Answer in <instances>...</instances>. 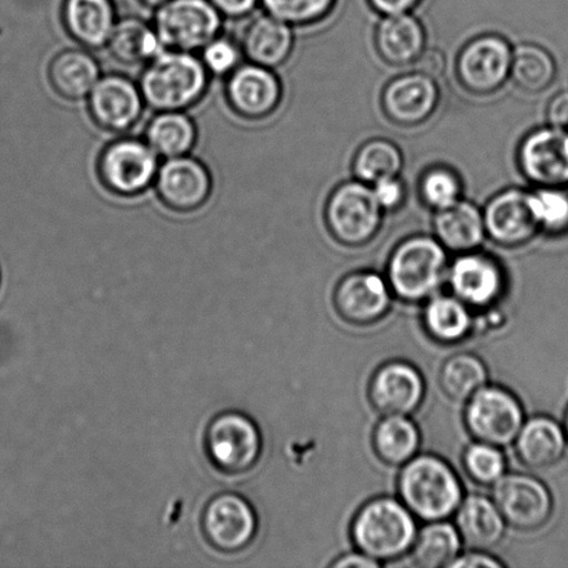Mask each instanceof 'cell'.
<instances>
[{"instance_id": "obj_1", "label": "cell", "mask_w": 568, "mask_h": 568, "mask_svg": "<svg viewBox=\"0 0 568 568\" xmlns=\"http://www.w3.org/2000/svg\"><path fill=\"white\" fill-rule=\"evenodd\" d=\"M211 75L197 53L165 49L143 65L139 88L149 109L187 111L202 102Z\"/></svg>"}, {"instance_id": "obj_2", "label": "cell", "mask_w": 568, "mask_h": 568, "mask_svg": "<svg viewBox=\"0 0 568 568\" xmlns=\"http://www.w3.org/2000/svg\"><path fill=\"white\" fill-rule=\"evenodd\" d=\"M399 499L416 519L447 520L464 500V486L454 467L439 456L416 455L398 477Z\"/></svg>"}, {"instance_id": "obj_3", "label": "cell", "mask_w": 568, "mask_h": 568, "mask_svg": "<svg viewBox=\"0 0 568 568\" xmlns=\"http://www.w3.org/2000/svg\"><path fill=\"white\" fill-rule=\"evenodd\" d=\"M416 517L403 500L381 497L356 511L351 538L358 552L384 565L410 552L417 536Z\"/></svg>"}, {"instance_id": "obj_4", "label": "cell", "mask_w": 568, "mask_h": 568, "mask_svg": "<svg viewBox=\"0 0 568 568\" xmlns=\"http://www.w3.org/2000/svg\"><path fill=\"white\" fill-rule=\"evenodd\" d=\"M447 248L430 236H412L389 255L387 282L404 303L420 304L442 292L448 276Z\"/></svg>"}, {"instance_id": "obj_5", "label": "cell", "mask_w": 568, "mask_h": 568, "mask_svg": "<svg viewBox=\"0 0 568 568\" xmlns=\"http://www.w3.org/2000/svg\"><path fill=\"white\" fill-rule=\"evenodd\" d=\"M204 453L214 469L241 476L258 465L264 438L252 416L239 410L215 415L204 432Z\"/></svg>"}, {"instance_id": "obj_6", "label": "cell", "mask_w": 568, "mask_h": 568, "mask_svg": "<svg viewBox=\"0 0 568 568\" xmlns=\"http://www.w3.org/2000/svg\"><path fill=\"white\" fill-rule=\"evenodd\" d=\"M161 159L144 139L122 135L99 154V182L121 199L142 196L154 186Z\"/></svg>"}, {"instance_id": "obj_7", "label": "cell", "mask_w": 568, "mask_h": 568, "mask_svg": "<svg viewBox=\"0 0 568 568\" xmlns=\"http://www.w3.org/2000/svg\"><path fill=\"white\" fill-rule=\"evenodd\" d=\"M383 213L372 187L358 180L334 189L326 204V224L332 236L347 247L373 241L383 224Z\"/></svg>"}, {"instance_id": "obj_8", "label": "cell", "mask_w": 568, "mask_h": 568, "mask_svg": "<svg viewBox=\"0 0 568 568\" xmlns=\"http://www.w3.org/2000/svg\"><path fill=\"white\" fill-rule=\"evenodd\" d=\"M153 27L165 49L199 53L221 36L224 16L210 0H169L155 9Z\"/></svg>"}, {"instance_id": "obj_9", "label": "cell", "mask_w": 568, "mask_h": 568, "mask_svg": "<svg viewBox=\"0 0 568 568\" xmlns=\"http://www.w3.org/2000/svg\"><path fill=\"white\" fill-rule=\"evenodd\" d=\"M525 422L520 399L504 387L487 384L466 403L465 425L476 442L508 447L519 436Z\"/></svg>"}, {"instance_id": "obj_10", "label": "cell", "mask_w": 568, "mask_h": 568, "mask_svg": "<svg viewBox=\"0 0 568 568\" xmlns=\"http://www.w3.org/2000/svg\"><path fill=\"white\" fill-rule=\"evenodd\" d=\"M200 526L211 548L233 555L243 552L257 538L258 515L243 495L221 493L204 506Z\"/></svg>"}, {"instance_id": "obj_11", "label": "cell", "mask_w": 568, "mask_h": 568, "mask_svg": "<svg viewBox=\"0 0 568 568\" xmlns=\"http://www.w3.org/2000/svg\"><path fill=\"white\" fill-rule=\"evenodd\" d=\"M493 499L506 525L519 531H537L554 515V498L547 484L525 473H506L493 487Z\"/></svg>"}, {"instance_id": "obj_12", "label": "cell", "mask_w": 568, "mask_h": 568, "mask_svg": "<svg viewBox=\"0 0 568 568\" xmlns=\"http://www.w3.org/2000/svg\"><path fill=\"white\" fill-rule=\"evenodd\" d=\"M153 187L165 209L172 213L192 214L210 202L214 180L203 161L187 154L164 160Z\"/></svg>"}, {"instance_id": "obj_13", "label": "cell", "mask_w": 568, "mask_h": 568, "mask_svg": "<svg viewBox=\"0 0 568 568\" xmlns=\"http://www.w3.org/2000/svg\"><path fill=\"white\" fill-rule=\"evenodd\" d=\"M87 104L94 125L120 136L138 126L148 108L139 83L121 74L102 75Z\"/></svg>"}, {"instance_id": "obj_14", "label": "cell", "mask_w": 568, "mask_h": 568, "mask_svg": "<svg viewBox=\"0 0 568 568\" xmlns=\"http://www.w3.org/2000/svg\"><path fill=\"white\" fill-rule=\"evenodd\" d=\"M225 100L233 114L250 122L264 121L281 108L283 87L275 70L242 63L225 78Z\"/></svg>"}, {"instance_id": "obj_15", "label": "cell", "mask_w": 568, "mask_h": 568, "mask_svg": "<svg viewBox=\"0 0 568 568\" xmlns=\"http://www.w3.org/2000/svg\"><path fill=\"white\" fill-rule=\"evenodd\" d=\"M514 49L498 36L473 39L460 50L456 74L466 91L489 94L499 91L510 78Z\"/></svg>"}, {"instance_id": "obj_16", "label": "cell", "mask_w": 568, "mask_h": 568, "mask_svg": "<svg viewBox=\"0 0 568 568\" xmlns=\"http://www.w3.org/2000/svg\"><path fill=\"white\" fill-rule=\"evenodd\" d=\"M394 294L386 277L373 271L353 272L334 290L333 305L344 322L371 326L392 310Z\"/></svg>"}, {"instance_id": "obj_17", "label": "cell", "mask_w": 568, "mask_h": 568, "mask_svg": "<svg viewBox=\"0 0 568 568\" xmlns=\"http://www.w3.org/2000/svg\"><path fill=\"white\" fill-rule=\"evenodd\" d=\"M369 400L383 416H410L426 398V382L416 366L405 361H392L373 373Z\"/></svg>"}, {"instance_id": "obj_18", "label": "cell", "mask_w": 568, "mask_h": 568, "mask_svg": "<svg viewBox=\"0 0 568 568\" xmlns=\"http://www.w3.org/2000/svg\"><path fill=\"white\" fill-rule=\"evenodd\" d=\"M447 283L450 292L471 310L491 308L505 293L503 266L487 254L462 253L449 265Z\"/></svg>"}, {"instance_id": "obj_19", "label": "cell", "mask_w": 568, "mask_h": 568, "mask_svg": "<svg viewBox=\"0 0 568 568\" xmlns=\"http://www.w3.org/2000/svg\"><path fill=\"white\" fill-rule=\"evenodd\" d=\"M523 174L538 187L568 186V132L547 126L525 138L519 149Z\"/></svg>"}, {"instance_id": "obj_20", "label": "cell", "mask_w": 568, "mask_h": 568, "mask_svg": "<svg viewBox=\"0 0 568 568\" xmlns=\"http://www.w3.org/2000/svg\"><path fill=\"white\" fill-rule=\"evenodd\" d=\"M487 236L503 247H520L539 231L531 192L508 189L489 200L483 211Z\"/></svg>"}, {"instance_id": "obj_21", "label": "cell", "mask_w": 568, "mask_h": 568, "mask_svg": "<svg viewBox=\"0 0 568 568\" xmlns=\"http://www.w3.org/2000/svg\"><path fill=\"white\" fill-rule=\"evenodd\" d=\"M438 103L436 80L417 71L388 82L382 98L384 113L394 124L403 126L423 124L436 113Z\"/></svg>"}, {"instance_id": "obj_22", "label": "cell", "mask_w": 568, "mask_h": 568, "mask_svg": "<svg viewBox=\"0 0 568 568\" xmlns=\"http://www.w3.org/2000/svg\"><path fill=\"white\" fill-rule=\"evenodd\" d=\"M294 41L293 27L268 13L253 16L239 38L244 60L272 70L286 63Z\"/></svg>"}, {"instance_id": "obj_23", "label": "cell", "mask_w": 568, "mask_h": 568, "mask_svg": "<svg viewBox=\"0 0 568 568\" xmlns=\"http://www.w3.org/2000/svg\"><path fill=\"white\" fill-rule=\"evenodd\" d=\"M61 22L81 48L98 50L108 47L119 16L113 0H64Z\"/></svg>"}, {"instance_id": "obj_24", "label": "cell", "mask_w": 568, "mask_h": 568, "mask_svg": "<svg viewBox=\"0 0 568 568\" xmlns=\"http://www.w3.org/2000/svg\"><path fill=\"white\" fill-rule=\"evenodd\" d=\"M102 78V67L85 48L61 50L50 60L48 80L58 97L67 102L87 100Z\"/></svg>"}, {"instance_id": "obj_25", "label": "cell", "mask_w": 568, "mask_h": 568, "mask_svg": "<svg viewBox=\"0 0 568 568\" xmlns=\"http://www.w3.org/2000/svg\"><path fill=\"white\" fill-rule=\"evenodd\" d=\"M506 526L494 499L481 494L467 495L455 514L456 530L470 549L489 552L503 541Z\"/></svg>"}, {"instance_id": "obj_26", "label": "cell", "mask_w": 568, "mask_h": 568, "mask_svg": "<svg viewBox=\"0 0 568 568\" xmlns=\"http://www.w3.org/2000/svg\"><path fill=\"white\" fill-rule=\"evenodd\" d=\"M514 444L521 465L545 470L564 459L567 436L565 428L552 417L536 416L525 422Z\"/></svg>"}, {"instance_id": "obj_27", "label": "cell", "mask_w": 568, "mask_h": 568, "mask_svg": "<svg viewBox=\"0 0 568 568\" xmlns=\"http://www.w3.org/2000/svg\"><path fill=\"white\" fill-rule=\"evenodd\" d=\"M376 49L386 63L395 67L414 65L426 49V31L409 13L384 16L376 28Z\"/></svg>"}, {"instance_id": "obj_28", "label": "cell", "mask_w": 568, "mask_h": 568, "mask_svg": "<svg viewBox=\"0 0 568 568\" xmlns=\"http://www.w3.org/2000/svg\"><path fill=\"white\" fill-rule=\"evenodd\" d=\"M434 237L449 252H476L487 236L483 211L476 204L459 200L447 209L436 211Z\"/></svg>"}, {"instance_id": "obj_29", "label": "cell", "mask_w": 568, "mask_h": 568, "mask_svg": "<svg viewBox=\"0 0 568 568\" xmlns=\"http://www.w3.org/2000/svg\"><path fill=\"white\" fill-rule=\"evenodd\" d=\"M197 138L196 122L186 111H155L143 136L154 153L163 160L191 154Z\"/></svg>"}, {"instance_id": "obj_30", "label": "cell", "mask_w": 568, "mask_h": 568, "mask_svg": "<svg viewBox=\"0 0 568 568\" xmlns=\"http://www.w3.org/2000/svg\"><path fill=\"white\" fill-rule=\"evenodd\" d=\"M423 326L434 342L458 344L470 336L475 320L471 308L454 294H437L426 301Z\"/></svg>"}, {"instance_id": "obj_31", "label": "cell", "mask_w": 568, "mask_h": 568, "mask_svg": "<svg viewBox=\"0 0 568 568\" xmlns=\"http://www.w3.org/2000/svg\"><path fill=\"white\" fill-rule=\"evenodd\" d=\"M105 48L116 63L124 65L148 64L165 50L153 24L139 17L119 19Z\"/></svg>"}, {"instance_id": "obj_32", "label": "cell", "mask_w": 568, "mask_h": 568, "mask_svg": "<svg viewBox=\"0 0 568 568\" xmlns=\"http://www.w3.org/2000/svg\"><path fill=\"white\" fill-rule=\"evenodd\" d=\"M373 449L387 466L403 467L419 454L422 436L410 416H384L373 430Z\"/></svg>"}, {"instance_id": "obj_33", "label": "cell", "mask_w": 568, "mask_h": 568, "mask_svg": "<svg viewBox=\"0 0 568 568\" xmlns=\"http://www.w3.org/2000/svg\"><path fill=\"white\" fill-rule=\"evenodd\" d=\"M462 538L454 525L447 520L426 523L417 531L414 547L410 549V559L416 567L444 568L453 566L459 558Z\"/></svg>"}, {"instance_id": "obj_34", "label": "cell", "mask_w": 568, "mask_h": 568, "mask_svg": "<svg viewBox=\"0 0 568 568\" xmlns=\"http://www.w3.org/2000/svg\"><path fill=\"white\" fill-rule=\"evenodd\" d=\"M488 367L480 356L459 353L449 356L439 371V387L450 400L467 403L488 384Z\"/></svg>"}, {"instance_id": "obj_35", "label": "cell", "mask_w": 568, "mask_h": 568, "mask_svg": "<svg viewBox=\"0 0 568 568\" xmlns=\"http://www.w3.org/2000/svg\"><path fill=\"white\" fill-rule=\"evenodd\" d=\"M552 54L538 44L523 43L514 49L510 78L521 91L539 93L552 85L556 77Z\"/></svg>"}, {"instance_id": "obj_36", "label": "cell", "mask_w": 568, "mask_h": 568, "mask_svg": "<svg viewBox=\"0 0 568 568\" xmlns=\"http://www.w3.org/2000/svg\"><path fill=\"white\" fill-rule=\"evenodd\" d=\"M403 166L404 158L397 144L386 139H373L356 153L353 171L356 180L373 185L386 178L398 176Z\"/></svg>"}, {"instance_id": "obj_37", "label": "cell", "mask_w": 568, "mask_h": 568, "mask_svg": "<svg viewBox=\"0 0 568 568\" xmlns=\"http://www.w3.org/2000/svg\"><path fill=\"white\" fill-rule=\"evenodd\" d=\"M466 475L483 487H494L506 475V458L503 448L476 442L465 449L462 456Z\"/></svg>"}, {"instance_id": "obj_38", "label": "cell", "mask_w": 568, "mask_h": 568, "mask_svg": "<svg viewBox=\"0 0 568 568\" xmlns=\"http://www.w3.org/2000/svg\"><path fill=\"white\" fill-rule=\"evenodd\" d=\"M534 215L539 230L550 236L568 233V192L566 187H539L531 192Z\"/></svg>"}, {"instance_id": "obj_39", "label": "cell", "mask_w": 568, "mask_h": 568, "mask_svg": "<svg viewBox=\"0 0 568 568\" xmlns=\"http://www.w3.org/2000/svg\"><path fill=\"white\" fill-rule=\"evenodd\" d=\"M337 0H261L265 13L292 27L316 24L332 13Z\"/></svg>"}, {"instance_id": "obj_40", "label": "cell", "mask_w": 568, "mask_h": 568, "mask_svg": "<svg viewBox=\"0 0 568 568\" xmlns=\"http://www.w3.org/2000/svg\"><path fill=\"white\" fill-rule=\"evenodd\" d=\"M419 192L423 202L434 211H438L459 202L462 182L454 171L436 166L422 178Z\"/></svg>"}, {"instance_id": "obj_41", "label": "cell", "mask_w": 568, "mask_h": 568, "mask_svg": "<svg viewBox=\"0 0 568 568\" xmlns=\"http://www.w3.org/2000/svg\"><path fill=\"white\" fill-rule=\"evenodd\" d=\"M205 70L211 78H225L231 75L243 63L244 54L239 39L219 36L200 50Z\"/></svg>"}, {"instance_id": "obj_42", "label": "cell", "mask_w": 568, "mask_h": 568, "mask_svg": "<svg viewBox=\"0 0 568 568\" xmlns=\"http://www.w3.org/2000/svg\"><path fill=\"white\" fill-rule=\"evenodd\" d=\"M373 194L384 213L400 209L406 199V187L398 176L386 178L372 185Z\"/></svg>"}, {"instance_id": "obj_43", "label": "cell", "mask_w": 568, "mask_h": 568, "mask_svg": "<svg viewBox=\"0 0 568 568\" xmlns=\"http://www.w3.org/2000/svg\"><path fill=\"white\" fill-rule=\"evenodd\" d=\"M224 19L242 20L257 10L261 0H210Z\"/></svg>"}, {"instance_id": "obj_44", "label": "cell", "mask_w": 568, "mask_h": 568, "mask_svg": "<svg viewBox=\"0 0 568 568\" xmlns=\"http://www.w3.org/2000/svg\"><path fill=\"white\" fill-rule=\"evenodd\" d=\"M499 568L505 567L504 561H500L494 556L488 554V550L470 549L469 554L459 555L450 566V568Z\"/></svg>"}, {"instance_id": "obj_45", "label": "cell", "mask_w": 568, "mask_h": 568, "mask_svg": "<svg viewBox=\"0 0 568 568\" xmlns=\"http://www.w3.org/2000/svg\"><path fill=\"white\" fill-rule=\"evenodd\" d=\"M414 65L416 67L417 72H422V74L437 80V78L442 77L444 72L445 58L439 50L426 48L425 52L422 53L420 58L416 60Z\"/></svg>"}, {"instance_id": "obj_46", "label": "cell", "mask_w": 568, "mask_h": 568, "mask_svg": "<svg viewBox=\"0 0 568 568\" xmlns=\"http://www.w3.org/2000/svg\"><path fill=\"white\" fill-rule=\"evenodd\" d=\"M547 119L550 126L568 130V91L560 92L550 100Z\"/></svg>"}, {"instance_id": "obj_47", "label": "cell", "mask_w": 568, "mask_h": 568, "mask_svg": "<svg viewBox=\"0 0 568 568\" xmlns=\"http://www.w3.org/2000/svg\"><path fill=\"white\" fill-rule=\"evenodd\" d=\"M383 16L410 13L422 0H367Z\"/></svg>"}, {"instance_id": "obj_48", "label": "cell", "mask_w": 568, "mask_h": 568, "mask_svg": "<svg viewBox=\"0 0 568 568\" xmlns=\"http://www.w3.org/2000/svg\"><path fill=\"white\" fill-rule=\"evenodd\" d=\"M382 566L378 561L361 552L344 555L332 564V567L336 568H377Z\"/></svg>"}, {"instance_id": "obj_49", "label": "cell", "mask_w": 568, "mask_h": 568, "mask_svg": "<svg viewBox=\"0 0 568 568\" xmlns=\"http://www.w3.org/2000/svg\"><path fill=\"white\" fill-rule=\"evenodd\" d=\"M143 6H146L149 9H159L160 6H163L164 3L169 2V0H139Z\"/></svg>"}, {"instance_id": "obj_50", "label": "cell", "mask_w": 568, "mask_h": 568, "mask_svg": "<svg viewBox=\"0 0 568 568\" xmlns=\"http://www.w3.org/2000/svg\"><path fill=\"white\" fill-rule=\"evenodd\" d=\"M565 432H566L567 442H568V409H567L566 419H565Z\"/></svg>"}]
</instances>
